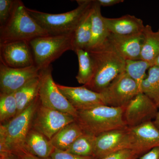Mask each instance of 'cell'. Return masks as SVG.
I'll return each mask as SVG.
<instances>
[{"mask_svg":"<svg viewBox=\"0 0 159 159\" xmlns=\"http://www.w3.org/2000/svg\"><path fill=\"white\" fill-rule=\"evenodd\" d=\"M78 6L70 11L51 14L27 8L29 14L49 35L72 34L86 12L91 8L93 1H77Z\"/></svg>","mask_w":159,"mask_h":159,"instance_id":"cell-4","label":"cell"},{"mask_svg":"<svg viewBox=\"0 0 159 159\" xmlns=\"http://www.w3.org/2000/svg\"><path fill=\"white\" fill-rule=\"evenodd\" d=\"M18 157L20 159H45L40 158L38 157L35 156L29 153L28 151L24 152L20 156ZM47 159H49V158Z\"/></svg>","mask_w":159,"mask_h":159,"instance_id":"cell-34","label":"cell"},{"mask_svg":"<svg viewBox=\"0 0 159 159\" xmlns=\"http://www.w3.org/2000/svg\"><path fill=\"white\" fill-rule=\"evenodd\" d=\"M154 66H157L159 67V55L157 58L156 60L155 61Z\"/></svg>","mask_w":159,"mask_h":159,"instance_id":"cell-37","label":"cell"},{"mask_svg":"<svg viewBox=\"0 0 159 159\" xmlns=\"http://www.w3.org/2000/svg\"><path fill=\"white\" fill-rule=\"evenodd\" d=\"M140 156L134 150L124 149L115 152L100 159H137Z\"/></svg>","mask_w":159,"mask_h":159,"instance_id":"cell-30","label":"cell"},{"mask_svg":"<svg viewBox=\"0 0 159 159\" xmlns=\"http://www.w3.org/2000/svg\"><path fill=\"white\" fill-rule=\"evenodd\" d=\"M93 64V74L90 81L84 85L91 90L101 93L125 71V60L109 39L101 45L87 51Z\"/></svg>","mask_w":159,"mask_h":159,"instance_id":"cell-1","label":"cell"},{"mask_svg":"<svg viewBox=\"0 0 159 159\" xmlns=\"http://www.w3.org/2000/svg\"><path fill=\"white\" fill-rule=\"evenodd\" d=\"M52 67L41 70L39 96L41 104L44 107L72 115L76 119L77 111L60 91L52 75Z\"/></svg>","mask_w":159,"mask_h":159,"instance_id":"cell-7","label":"cell"},{"mask_svg":"<svg viewBox=\"0 0 159 159\" xmlns=\"http://www.w3.org/2000/svg\"><path fill=\"white\" fill-rule=\"evenodd\" d=\"M75 121L72 115L44 107L40 103L34 114L31 128L51 140L61 129Z\"/></svg>","mask_w":159,"mask_h":159,"instance_id":"cell-9","label":"cell"},{"mask_svg":"<svg viewBox=\"0 0 159 159\" xmlns=\"http://www.w3.org/2000/svg\"><path fill=\"white\" fill-rule=\"evenodd\" d=\"M17 112V105L14 93L0 94V122L1 124L8 123Z\"/></svg>","mask_w":159,"mask_h":159,"instance_id":"cell-28","label":"cell"},{"mask_svg":"<svg viewBox=\"0 0 159 159\" xmlns=\"http://www.w3.org/2000/svg\"><path fill=\"white\" fill-rule=\"evenodd\" d=\"M111 34L128 35L142 33L145 29L143 21L134 16L125 15L121 17L110 18L104 17Z\"/></svg>","mask_w":159,"mask_h":159,"instance_id":"cell-17","label":"cell"},{"mask_svg":"<svg viewBox=\"0 0 159 159\" xmlns=\"http://www.w3.org/2000/svg\"><path fill=\"white\" fill-rule=\"evenodd\" d=\"M40 77L31 80L14 93L17 105L16 116L25 110L38 96Z\"/></svg>","mask_w":159,"mask_h":159,"instance_id":"cell-23","label":"cell"},{"mask_svg":"<svg viewBox=\"0 0 159 159\" xmlns=\"http://www.w3.org/2000/svg\"><path fill=\"white\" fill-rule=\"evenodd\" d=\"M15 0H0V27L8 21L13 11Z\"/></svg>","mask_w":159,"mask_h":159,"instance_id":"cell-29","label":"cell"},{"mask_svg":"<svg viewBox=\"0 0 159 159\" xmlns=\"http://www.w3.org/2000/svg\"><path fill=\"white\" fill-rule=\"evenodd\" d=\"M130 140L128 127L115 129L96 136L94 157L102 158L110 154L124 149H130Z\"/></svg>","mask_w":159,"mask_h":159,"instance_id":"cell-13","label":"cell"},{"mask_svg":"<svg viewBox=\"0 0 159 159\" xmlns=\"http://www.w3.org/2000/svg\"><path fill=\"white\" fill-rule=\"evenodd\" d=\"M84 133L80 125L75 121L60 130L51 139V142L55 148L66 151Z\"/></svg>","mask_w":159,"mask_h":159,"instance_id":"cell-20","label":"cell"},{"mask_svg":"<svg viewBox=\"0 0 159 159\" xmlns=\"http://www.w3.org/2000/svg\"><path fill=\"white\" fill-rule=\"evenodd\" d=\"M144 42L141 52V60L154 66L159 55V29L154 31L151 26H145L143 31Z\"/></svg>","mask_w":159,"mask_h":159,"instance_id":"cell-21","label":"cell"},{"mask_svg":"<svg viewBox=\"0 0 159 159\" xmlns=\"http://www.w3.org/2000/svg\"><path fill=\"white\" fill-rule=\"evenodd\" d=\"M1 63L13 68H25L34 65L29 42L18 41L0 44Z\"/></svg>","mask_w":159,"mask_h":159,"instance_id":"cell-11","label":"cell"},{"mask_svg":"<svg viewBox=\"0 0 159 159\" xmlns=\"http://www.w3.org/2000/svg\"><path fill=\"white\" fill-rule=\"evenodd\" d=\"M100 6L103 7H109L115 6L119 3H122L123 0H97Z\"/></svg>","mask_w":159,"mask_h":159,"instance_id":"cell-33","label":"cell"},{"mask_svg":"<svg viewBox=\"0 0 159 159\" xmlns=\"http://www.w3.org/2000/svg\"><path fill=\"white\" fill-rule=\"evenodd\" d=\"M95 139L96 136L84 132L66 152L78 156L94 157Z\"/></svg>","mask_w":159,"mask_h":159,"instance_id":"cell-26","label":"cell"},{"mask_svg":"<svg viewBox=\"0 0 159 159\" xmlns=\"http://www.w3.org/2000/svg\"><path fill=\"white\" fill-rule=\"evenodd\" d=\"M152 66L150 63L142 60L125 61V72L136 81L140 92L142 83L147 77L146 71Z\"/></svg>","mask_w":159,"mask_h":159,"instance_id":"cell-27","label":"cell"},{"mask_svg":"<svg viewBox=\"0 0 159 159\" xmlns=\"http://www.w3.org/2000/svg\"><path fill=\"white\" fill-rule=\"evenodd\" d=\"M101 14V6L97 1L92 5V37L86 51L101 45L108 39L111 33Z\"/></svg>","mask_w":159,"mask_h":159,"instance_id":"cell-18","label":"cell"},{"mask_svg":"<svg viewBox=\"0 0 159 159\" xmlns=\"http://www.w3.org/2000/svg\"><path fill=\"white\" fill-rule=\"evenodd\" d=\"M74 33L60 35H47L29 42L34 65L40 70L48 67L68 51H74Z\"/></svg>","mask_w":159,"mask_h":159,"instance_id":"cell-6","label":"cell"},{"mask_svg":"<svg viewBox=\"0 0 159 159\" xmlns=\"http://www.w3.org/2000/svg\"><path fill=\"white\" fill-rule=\"evenodd\" d=\"M123 113V107L100 105L77 111L76 121L84 132L96 136L109 131L128 128Z\"/></svg>","mask_w":159,"mask_h":159,"instance_id":"cell-5","label":"cell"},{"mask_svg":"<svg viewBox=\"0 0 159 159\" xmlns=\"http://www.w3.org/2000/svg\"><path fill=\"white\" fill-rule=\"evenodd\" d=\"M49 35L31 17L20 0L15 1L11 17L0 27V44L18 41L29 42L36 38Z\"/></svg>","mask_w":159,"mask_h":159,"instance_id":"cell-3","label":"cell"},{"mask_svg":"<svg viewBox=\"0 0 159 159\" xmlns=\"http://www.w3.org/2000/svg\"><path fill=\"white\" fill-rule=\"evenodd\" d=\"M108 39L125 61L141 60L144 42L143 32L123 36L111 34Z\"/></svg>","mask_w":159,"mask_h":159,"instance_id":"cell-16","label":"cell"},{"mask_svg":"<svg viewBox=\"0 0 159 159\" xmlns=\"http://www.w3.org/2000/svg\"><path fill=\"white\" fill-rule=\"evenodd\" d=\"M6 159H20L14 154L9 153L6 155Z\"/></svg>","mask_w":159,"mask_h":159,"instance_id":"cell-35","label":"cell"},{"mask_svg":"<svg viewBox=\"0 0 159 159\" xmlns=\"http://www.w3.org/2000/svg\"><path fill=\"white\" fill-rule=\"evenodd\" d=\"M130 136V149L140 156L159 147V129L152 121L128 128Z\"/></svg>","mask_w":159,"mask_h":159,"instance_id":"cell-14","label":"cell"},{"mask_svg":"<svg viewBox=\"0 0 159 159\" xmlns=\"http://www.w3.org/2000/svg\"><path fill=\"white\" fill-rule=\"evenodd\" d=\"M140 159H159V147L154 148L144 154Z\"/></svg>","mask_w":159,"mask_h":159,"instance_id":"cell-32","label":"cell"},{"mask_svg":"<svg viewBox=\"0 0 159 159\" xmlns=\"http://www.w3.org/2000/svg\"><path fill=\"white\" fill-rule=\"evenodd\" d=\"M141 93L146 95L159 109V67L153 66L148 70L147 77L141 85Z\"/></svg>","mask_w":159,"mask_h":159,"instance_id":"cell-24","label":"cell"},{"mask_svg":"<svg viewBox=\"0 0 159 159\" xmlns=\"http://www.w3.org/2000/svg\"><path fill=\"white\" fill-rule=\"evenodd\" d=\"M6 155H0V159H6Z\"/></svg>","mask_w":159,"mask_h":159,"instance_id":"cell-38","label":"cell"},{"mask_svg":"<svg viewBox=\"0 0 159 159\" xmlns=\"http://www.w3.org/2000/svg\"><path fill=\"white\" fill-rule=\"evenodd\" d=\"M57 85L77 111L104 105L101 93L91 90L84 85L70 87L58 84H57Z\"/></svg>","mask_w":159,"mask_h":159,"instance_id":"cell-15","label":"cell"},{"mask_svg":"<svg viewBox=\"0 0 159 159\" xmlns=\"http://www.w3.org/2000/svg\"><path fill=\"white\" fill-rule=\"evenodd\" d=\"M124 122L128 128L152 121L159 109L146 95L139 93L123 107Z\"/></svg>","mask_w":159,"mask_h":159,"instance_id":"cell-10","label":"cell"},{"mask_svg":"<svg viewBox=\"0 0 159 159\" xmlns=\"http://www.w3.org/2000/svg\"><path fill=\"white\" fill-rule=\"evenodd\" d=\"M152 122H153L154 125L159 129V110L158 113L157 114L156 117Z\"/></svg>","mask_w":159,"mask_h":159,"instance_id":"cell-36","label":"cell"},{"mask_svg":"<svg viewBox=\"0 0 159 159\" xmlns=\"http://www.w3.org/2000/svg\"><path fill=\"white\" fill-rule=\"evenodd\" d=\"M92 6L86 12L74 31V52L77 49L86 51L88 48L92 37Z\"/></svg>","mask_w":159,"mask_h":159,"instance_id":"cell-22","label":"cell"},{"mask_svg":"<svg viewBox=\"0 0 159 159\" xmlns=\"http://www.w3.org/2000/svg\"><path fill=\"white\" fill-rule=\"evenodd\" d=\"M75 52L79 63V70L76 78L79 84L86 85L90 81L93 74V60L88 51L77 49Z\"/></svg>","mask_w":159,"mask_h":159,"instance_id":"cell-25","label":"cell"},{"mask_svg":"<svg viewBox=\"0 0 159 159\" xmlns=\"http://www.w3.org/2000/svg\"><path fill=\"white\" fill-rule=\"evenodd\" d=\"M49 159H97L93 157H81L55 148Z\"/></svg>","mask_w":159,"mask_h":159,"instance_id":"cell-31","label":"cell"},{"mask_svg":"<svg viewBox=\"0 0 159 159\" xmlns=\"http://www.w3.org/2000/svg\"><path fill=\"white\" fill-rule=\"evenodd\" d=\"M139 93L141 92L137 83L124 71L100 93L104 105L123 107Z\"/></svg>","mask_w":159,"mask_h":159,"instance_id":"cell-8","label":"cell"},{"mask_svg":"<svg viewBox=\"0 0 159 159\" xmlns=\"http://www.w3.org/2000/svg\"><path fill=\"white\" fill-rule=\"evenodd\" d=\"M40 70L35 66L13 68L0 62V94L15 93L31 80L39 76Z\"/></svg>","mask_w":159,"mask_h":159,"instance_id":"cell-12","label":"cell"},{"mask_svg":"<svg viewBox=\"0 0 159 159\" xmlns=\"http://www.w3.org/2000/svg\"><path fill=\"white\" fill-rule=\"evenodd\" d=\"M40 103L38 96L30 105L8 123L0 125V155L11 153L20 157L27 151L25 143Z\"/></svg>","mask_w":159,"mask_h":159,"instance_id":"cell-2","label":"cell"},{"mask_svg":"<svg viewBox=\"0 0 159 159\" xmlns=\"http://www.w3.org/2000/svg\"><path fill=\"white\" fill-rule=\"evenodd\" d=\"M25 148L31 154L45 159H49L55 148L51 140L32 128L26 138Z\"/></svg>","mask_w":159,"mask_h":159,"instance_id":"cell-19","label":"cell"}]
</instances>
